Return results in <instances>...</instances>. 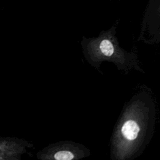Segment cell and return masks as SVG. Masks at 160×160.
<instances>
[{"label":"cell","mask_w":160,"mask_h":160,"mask_svg":"<svg viewBox=\"0 0 160 160\" xmlns=\"http://www.w3.org/2000/svg\"><path fill=\"white\" fill-rule=\"evenodd\" d=\"M157 104L150 88L143 86L126 102L110 139L111 160H133L140 156L155 131Z\"/></svg>","instance_id":"6da1fadb"},{"label":"cell","mask_w":160,"mask_h":160,"mask_svg":"<svg viewBox=\"0 0 160 160\" xmlns=\"http://www.w3.org/2000/svg\"><path fill=\"white\" fill-rule=\"evenodd\" d=\"M159 0H149L144 15L139 41L148 44L159 42Z\"/></svg>","instance_id":"277c9868"},{"label":"cell","mask_w":160,"mask_h":160,"mask_svg":"<svg viewBox=\"0 0 160 160\" xmlns=\"http://www.w3.org/2000/svg\"><path fill=\"white\" fill-rule=\"evenodd\" d=\"M116 28L114 24L108 29L101 31L97 37L82 36L81 45L85 59L98 71L102 62H111L126 74L132 69L144 74L137 54L121 47L116 37Z\"/></svg>","instance_id":"7a4b0ae2"},{"label":"cell","mask_w":160,"mask_h":160,"mask_svg":"<svg viewBox=\"0 0 160 160\" xmlns=\"http://www.w3.org/2000/svg\"><path fill=\"white\" fill-rule=\"evenodd\" d=\"M89 156L91 150L85 145L68 140L50 144L36 154L40 160H79Z\"/></svg>","instance_id":"3957f363"}]
</instances>
